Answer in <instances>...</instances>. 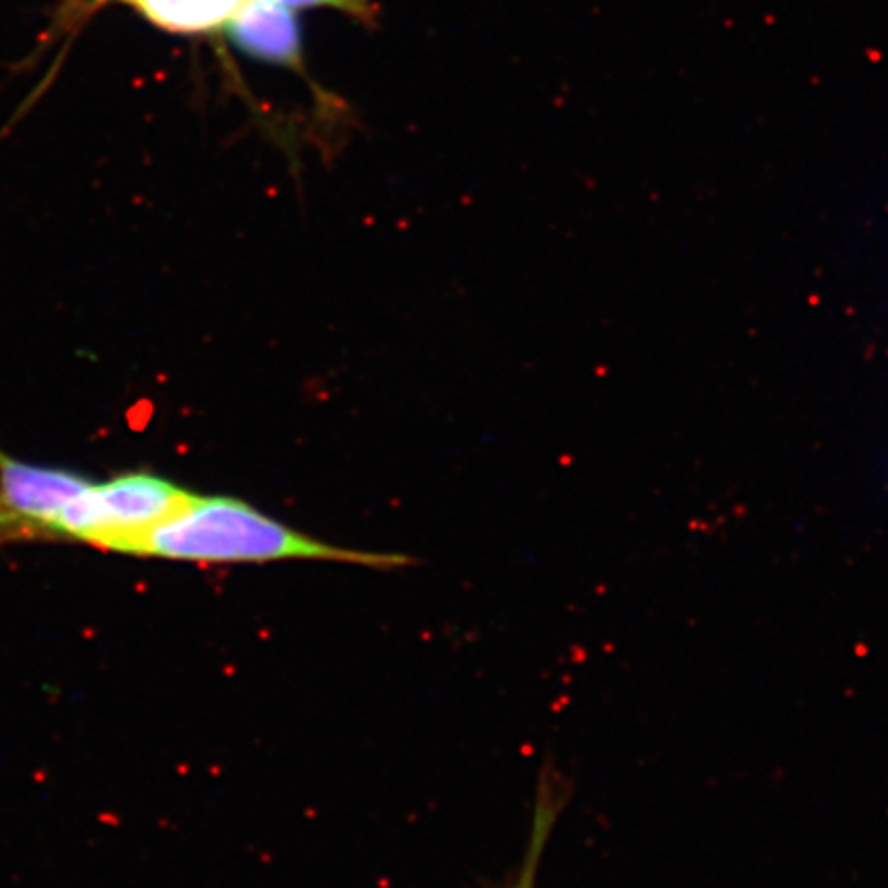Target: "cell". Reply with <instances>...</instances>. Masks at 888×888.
Segmentation results:
<instances>
[{
	"label": "cell",
	"instance_id": "6da1fadb",
	"mask_svg": "<svg viewBox=\"0 0 888 888\" xmlns=\"http://www.w3.org/2000/svg\"><path fill=\"white\" fill-rule=\"evenodd\" d=\"M134 555L198 566L301 560L385 570L410 563L407 555L346 549L315 539L239 498L193 491L175 515L142 537Z\"/></svg>",
	"mask_w": 888,
	"mask_h": 888
},
{
	"label": "cell",
	"instance_id": "7a4b0ae2",
	"mask_svg": "<svg viewBox=\"0 0 888 888\" xmlns=\"http://www.w3.org/2000/svg\"><path fill=\"white\" fill-rule=\"evenodd\" d=\"M190 496V490L148 471L93 482L58 518L54 539L134 555L142 537L175 515Z\"/></svg>",
	"mask_w": 888,
	"mask_h": 888
},
{
	"label": "cell",
	"instance_id": "3957f363",
	"mask_svg": "<svg viewBox=\"0 0 888 888\" xmlns=\"http://www.w3.org/2000/svg\"><path fill=\"white\" fill-rule=\"evenodd\" d=\"M90 483L81 473L31 465L0 451V546L54 539L56 521Z\"/></svg>",
	"mask_w": 888,
	"mask_h": 888
},
{
	"label": "cell",
	"instance_id": "277c9868",
	"mask_svg": "<svg viewBox=\"0 0 888 888\" xmlns=\"http://www.w3.org/2000/svg\"><path fill=\"white\" fill-rule=\"evenodd\" d=\"M223 28L229 42L255 60L287 68L303 67L301 25L288 6L271 0H243Z\"/></svg>",
	"mask_w": 888,
	"mask_h": 888
},
{
	"label": "cell",
	"instance_id": "5b68a950",
	"mask_svg": "<svg viewBox=\"0 0 888 888\" xmlns=\"http://www.w3.org/2000/svg\"><path fill=\"white\" fill-rule=\"evenodd\" d=\"M146 19L177 34H198L220 28L243 0H124Z\"/></svg>",
	"mask_w": 888,
	"mask_h": 888
},
{
	"label": "cell",
	"instance_id": "8992f818",
	"mask_svg": "<svg viewBox=\"0 0 888 888\" xmlns=\"http://www.w3.org/2000/svg\"><path fill=\"white\" fill-rule=\"evenodd\" d=\"M557 806H560V804L554 798V792H551L547 782L543 780V786L539 790V794H537L527 853H524L523 864L518 868V874L504 888H535L537 870H539L543 852H546L551 829H554V822L557 819Z\"/></svg>",
	"mask_w": 888,
	"mask_h": 888
},
{
	"label": "cell",
	"instance_id": "52a82bcc",
	"mask_svg": "<svg viewBox=\"0 0 888 888\" xmlns=\"http://www.w3.org/2000/svg\"><path fill=\"white\" fill-rule=\"evenodd\" d=\"M288 9H310V6H327L348 12L350 17L358 19L360 23L374 25L379 12V0H271Z\"/></svg>",
	"mask_w": 888,
	"mask_h": 888
}]
</instances>
